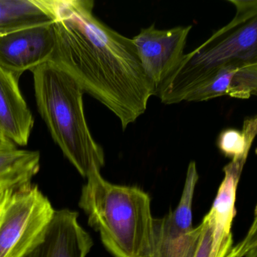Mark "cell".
Masks as SVG:
<instances>
[{
  "label": "cell",
  "instance_id": "30bf717a",
  "mask_svg": "<svg viewBox=\"0 0 257 257\" xmlns=\"http://www.w3.org/2000/svg\"><path fill=\"white\" fill-rule=\"evenodd\" d=\"M246 160H231L223 168L224 178L210 211L204 216L211 230L210 257H225L232 246L231 228L236 214V192Z\"/></svg>",
  "mask_w": 257,
  "mask_h": 257
},
{
  "label": "cell",
  "instance_id": "8992f818",
  "mask_svg": "<svg viewBox=\"0 0 257 257\" xmlns=\"http://www.w3.org/2000/svg\"><path fill=\"white\" fill-rule=\"evenodd\" d=\"M198 181L196 164L191 162L178 205L163 217L154 218L151 257H194L201 232V224L192 225V202Z\"/></svg>",
  "mask_w": 257,
  "mask_h": 257
},
{
  "label": "cell",
  "instance_id": "e0dca14e",
  "mask_svg": "<svg viewBox=\"0 0 257 257\" xmlns=\"http://www.w3.org/2000/svg\"><path fill=\"white\" fill-rule=\"evenodd\" d=\"M254 246H256V210H255L253 222L246 238L235 247L231 248L225 257H242Z\"/></svg>",
  "mask_w": 257,
  "mask_h": 257
},
{
  "label": "cell",
  "instance_id": "9c48e42d",
  "mask_svg": "<svg viewBox=\"0 0 257 257\" xmlns=\"http://www.w3.org/2000/svg\"><path fill=\"white\" fill-rule=\"evenodd\" d=\"M76 211L55 210L41 240L24 257H86L93 246Z\"/></svg>",
  "mask_w": 257,
  "mask_h": 257
},
{
  "label": "cell",
  "instance_id": "5bb4252c",
  "mask_svg": "<svg viewBox=\"0 0 257 257\" xmlns=\"http://www.w3.org/2000/svg\"><path fill=\"white\" fill-rule=\"evenodd\" d=\"M257 133V117H247L241 130L226 128L219 134L216 141L219 151L231 160H246Z\"/></svg>",
  "mask_w": 257,
  "mask_h": 257
},
{
  "label": "cell",
  "instance_id": "5b68a950",
  "mask_svg": "<svg viewBox=\"0 0 257 257\" xmlns=\"http://www.w3.org/2000/svg\"><path fill=\"white\" fill-rule=\"evenodd\" d=\"M55 209L38 186L6 190L0 204V257H24L41 240Z\"/></svg>",
  "mask_w": 257,
  "mask_h": 257
},
{
  "label": "cell",
  "instance_id": "6da1fadb",
  "mask_svg": "<svg viewBox=\"0 0 257 257\" xmlns=\"http://www.w3.org/2000/svg\"><path fill=\"white\" fill-rule=\"evenodd\" d=\"M94 8L92 0H61L51 62L109 109L124 131L146 112L156 90L132 39L99 20Z\"/></svg>",
  "mask_w": 257,
  "mask_h": 257
},
{
  "label": "cell",
  "instance_id": "7c38bea8",
  "mask_svg": "<svg viewBox=\"0 0 257 257\" xmlns=\"http://www.w3.org/2000/svg\"><path fill=\"white\" fill-rule=\"evenodd\" d=\"M61 0H0V34L25 27L52 24Z\"/></svg>",
  "mask_w": 257,
  "mask_h": 257
},
{
  "label": "cell",
  "instance_id": "9a60e30c",
  "mask_svg": "<svg viewBox=\"0 0 257 257\" xmlns=\"http://www.w3.org/2000/svg\"><path fill=\"white\" fill-rule=\"evenodd\" d=\"M257 62L233 61L221 68L213 77L192 91L184 101L200 102L211 100L216 97L227 95L231 79L240 67L248 64Z\"/></svg>",
  "mask_w": 257,
  "mask_h": 257
},
{
  "label": "cell",
  "instance_id": "2e32d148",
  "mask_svg": "<svg viewBox=\"0 0 257 257\" xmlns=\"http://www.w3.org/2000/svg\"><path fill=\"white\" fill-rule=\"evenodd\" d=\"M257 63L246 64L234 73L227 95L233 98L248 99L256 95Z\"/></svg>",
  "mask_w": 257,
  "mask_h": 257
},
{
  "label": "cell",
  "instance_id": "7a4b0ae2",
  "mask_svg": "<svg viewBox=\"0 0 257 257\" xmlns=\"http://www.w3.org/2000/svg\"><path fill=\"white\" fill-rule=\"evenodd\" d=\"M79 205L114 257H151L153 218L150 195L138 186L113 184L100 171L87 177Z\"/></svg>",
  "mask_w": 257,
  "mask_h": 257
},
{
  "label": "cell",
  "instance_id": "44dd1931",
  "mask_svg": "<svg viewBox=\"0 0 257 257\" xmlns=\"http://www.w3.org/2000/svg\"><path fill=\"white\" fill-rule=\"evenodd\" d=\"M6 190H3L0 189V204L2 202L3 199H4V195H5Z\"/></svg>",
  "mask_w": 257,
  "mask_h": 257
},
{
  "label": "cell",
  "instance_id": "4fadbf2b",
  "mask_svg": "<svg viewBox=\"0 0 257 257\" xmlns=\"http://www.w3.org/2000/svg\"><path fill=\"white\" fill-rule=\"evenodd\" d=\"M40 168L38 151L16 148L0 150V189H17L32 183Z\"/></svg>",
  "mask_w": 257,
  "mask_h": 257
},
{
  "label": "cell",
  "instance_id": "ac0fdd59",
  "mask_svg": "<svg viewBox=\"0 0 257 257\" xmlns=\"http://www.w3.org/2000/svg\"><path fill=\"white\" fill-rule=\"evenodd\" d=\"M201 232L194 257H210L212 234L210 226L205 219L201 222Z\"/></svg>",
  "mask_w": 257,
  "mask_h": 257
},
{
  "label": "cell",
  "instance_id": "ffe728a7",
  "mask_svg": "<svg viewBox=\"0 0 257 257\" xmlns=\"http://www.w3.org/2000/svg\"><path fill=\"white\" fill-rule=\"evenodd\" d=\"M245 257H257L256 246H254L252 249H249L246 254Z\"/></svg>",
  "mask_w": 257,
  "mask_h": 257
},
{
  "label": "cell",
  "instance_id": "ba28073f",
  "mask_svg": "<svg viewBox=\"0 0 257 257\" xmlns=\"http://www.w3.org/2000/svg\"><path fill=\"white\" fill-rule=\"evenodd\" d=\"M56 46L53 23L19 28L0 34V67L18 79L52 61Z\"/></svg>",
  "mask_w": 257,
  "mask_h": 257
},
{
  "label": "cell",
  "instance_id": "277c9868",
  "mask_svg": "<svg viewBox=\"0 0 257 257\" xmlns=\"http://www.w3.org/2000/svg\"><path fill=\"white\" fill-rule=\"evenodd\" d=\"M234 19L197 49L183 55L181 62L159 87L156 96L165 104L186 97L233 61L257 62V1L228 0Z\"/></svg>",
  "mask_w": 257,
  "mask_h": 257
},
{
  "label": "cell",
  "instance_id": "8fae6325",
  "mask_svg": "<svg viewBox=\"0 0 257 257\" xmlns=\"http://www.w3.org/2000/svg\"><path fill=\"white\" fill-rule=\"evenodd\" d=\"M34 126L19 79L0 67V132L15 145L26 146Z\"/></svg>",
  "mask_w": 257,
  "mask_h": 257
},
{
  "label": "cell",
  "instance_id": "3957f363",
  "mask_svg": "<svg viewBox=\"0 0 257 257\" xmlns=\"http://www.w3.org/2000/svg\"><path fill=\"white\" fill-rule=\"evenodd\" d=\"M31 72L37 108L52 139L82 177L100 171L105 165L104 152L88 127L84 110L85 93L51 61Z\"/></svg>",
  "mask_w": 257,
  "mask_h": 257
},
{
  "label": "cell",
  "instance_id": "52a82bcc",
  "mask_svg": "<svg viewBox=\"0 0 257 257\" xmlns=\"http://www.w3.org/2000/svg\"><path fill=\"white\" fill-rule=\"evenodd\" d=\"M192 28V25H188L159 30L152 25L141 29L132 39L144 73L154 86L156 94L181 62Z\"/></svg>",
  "mask_w": 257,
  "mask_h": 257
},
{
  "label": "cell",
  "instance_id": "d6986e66",
  "mask_svg": "<svg viewBox=\"0 0 257 257\" xmlns=\"http://www.w3.org/2000/svg\"><path fill=\"white\" fill-rule=\"evenodd\" d=\"M16 146L13 142L7 139V138L2 135L0 132V150H6V149L16 148Z\"/></svg>",
  "mask_w": 257,
  "mask_h": 257
}]
</instances>
